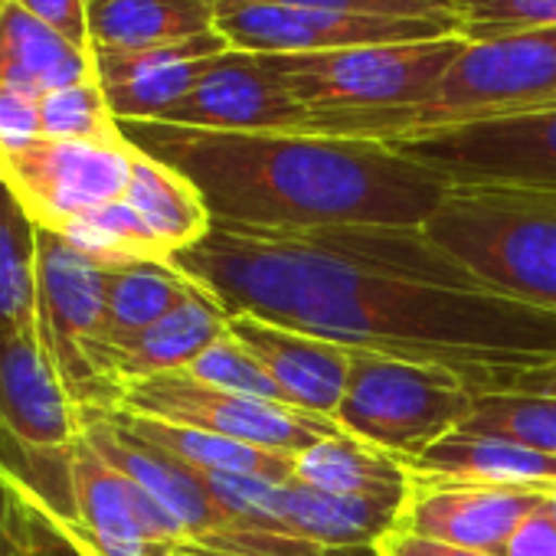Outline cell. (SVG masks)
I'll use <instances>...</instances> for the list:
<instances>
[{"label":"cell","mask_w":556,"mask_h":556,"mask_svg":"<svg viewBox=\"0 0 556 556\" xmlns=\"http://www.w3.org/2000/svg\"><path fill=\"white\" fill-rule=\"evenodd\" d=\"M170 265L226 315L435 364L475 393L491 377L556 361V312L419 278L370 271L328 252L308 229L213 223Z\"/></svg>","instance_id":"6da1fadb"},{"label":"cell","mask_w":556,"mask_h":556,"mask_svg":"<svg viewBox=\"0 0 556 556\" xmlns=\"http://www.w3.org/2000/svg\"><path fill=\"white\" fill-rule=\"evenodd\" d=\"M122 135L184 174L219 226H426L448 190L439 174L383 141L161 122H125Z\"/></svg>","instance_id":"7a4b0ae2"},{"label":"cell","mask_w":556,"mask_h":556,"mask_svg":"<svg viewBox=\"0 0 556 556\" xmlns=\"http://www.w3.org/2000/svg\"><path fill=\"white\" fill-rule=\"evenodd\" d=\"M462 50L465 40L445 34L413 43L268 56V63L308 112V135L387 144L403 118L435 96Z\"/></svg>","instance_id":"3957f363"},{"label":"cell","mask_w":556,"mask_h":556,"mask_svg":"<svg viewBox=\"0 0 556 556\" xmlns=\"http://www.w3.org/2000/svg\"><path fill=\"white\" fill-rule=\"evenodd\" d=\"M422 232L481 289L556 312V193L448 187Z\"/></svg>","instance_id":"277c9868"},{"label":"cell","mask_w":556,"mask_h":556,"mask_svg":"<svg viewBox=\"0 0 556 556\" xmlns=\"http://www.w3.org/2000/svg\"><path fill=\"white\" fill-rule=\"evenodd\" d=\"M109 271L60 232L37 226V334L79 409H115Z\"/></svg>","instance_id":"5b68a950"},{"label":"cell","mask_w":556,"mask_h":556,"mask_svg":"<svg viewBox=\"0 0 556 556\" xmlns=\"http://www.w3.org/2000/svg\"><path fill=\"white\" fill-rule=\"evenodd\" d=\"M475 393L445 367L351 348L348 393L334 413L341 432L400 462L462 429Z\"/></svg>","instance_id":"8992f818"},{"label":"cell","mask_w":556,"mask_h":556,"mask_svg":"<svg viewBox=\"0 0 556 556\" xmlns=\"http://www.w3.org/2000/svg\"><path fill=\"white\" fill-rule=\"evenodd\" d=\"M546 109H556V30L465 43L435 96L406 115L387 144L439 128Z\"/></svg>","instance_id":"52a82bcc"},{"label":"cell","mask_w":556,"mask_h":556,"mask_svg":"<svg viewBox=\"0 0 556 556\" xmlns=\"http://www.w3.org/2000/svg\"><path fill=\"white\" fill-rule=\"evenodd\" d=\"M448 187H520L556 193V109L439 128L393 141Z\"/></svg>","instance_id":"ba28073f"},{"label":"cell","mask_w":556,"mask_h":556,"mask_svg":"<svg viewBox=\"0 0 556 556\" xmlns=\"http://www.w3.org/2000/svg\"><path fill=\"white\" fill-rule=\"evenodd\" d=\"M115 409L170 426L203 429L286 455H299L308 445L341 432L334 419L312 416L282 403L223 393L190 380L187 374H157L122 383Z\"/></svg>","instance_id":"9c48e42d"},{"label":"cell","mask_w":556,"mask_h":556,"mask_svg":"<svg viewBox=\"0 0 556 556\" xmlns=\"http://www.w3.org/2000/svg\"><path fill=\"white\" fill-rule=\"evenodd\" d=\"M200 475V471H197ZM216 504L242 523L321 546H377L400 517L403 497H341L302 481L271 484L239 475H200Z\"/></svg>","instance_id":"30bf717a"},{"label":"cell","mask_w":556,"mask_h":556,"mask_svg":"<svg viewBox=\"0 0 556 556\" xmlns=\"http://www.w3.org/2000/svg\"><path fill=\"white\" fill-rule=\"evenodd\" d=\"M135 157L138 148L125 135L102 141L40 138L11 157H0V174L37 226L56 229L73 216L122 200Z\"/></svg>","instance_id":"8fae6325"},{"label":"cell","mask_w":556,"mask_h":556,"mask_svg":"<svg viewBox=\"0 0 556 556\" xmlns=\"http://www.w3.org/2000/svg\"><path fill=\"white\" fill-rule=\"evenodd\" d=\"M216 34L229 50L255 56H308L351 47L413 43L452 34L432 21H393V17H354L312 8L282 4H216Z\"/></svg>","instance_id":"7c38bea8"},{"label":"cell","mask_w":556,"mask_h":556,"mask_svg":"<svg viewBox=\"0 0 556 556\" xmlns=\"http://www.w3.org/2000/svg\"><path fill=\"white\" fill-rule=\"evenodd\" d=\"M546 497L549 494L530 488H504L409 471L406 497L393 530L497 556L517 523L533 514Z\"/></svg>","instance_id":"4fadbf2b"},{"label":"cell","mask_w":556,"mask_h":556,"mask_svg":"<svg viewBox=\"0 0 556 556\" xmlns=\"http://www.w3.org/2000/svg\"><path fill=\"white\" fill-rule=\"evenodd\" d=\"M161 125L200 131H299L308 135V112L292 99L268 56L226 50L219 53L184 102Z\"/></svg>","instance_id":"5bb4252c"},{"label":"cell","mask_w":556,"mask_h":556,"mask_svg":"<svg viewBox=\"0 0 556 556\" xmlns=\"http://www.w3.org/2000/svg\"><path fill=\"white\" fill-rule=\"evenodd\" d=\"M219 34L151 50H96V79L109 99L118 125L161 122L177 102L190 96L206 66L226 53Z\"/></svg>","instance_id":"9a60e30c"},{"label":"cell","mask_w":556,"mask_h":556,"mask_svg":"<svg viewBox=\"0 0 556 556\" xmlns=\"http://www.w3.org/2000/svg\"><path fill=\"white\" fill-rule=\"evenodd\" d=\"M0 429L47 448L79 439V406L66 393L34 328H0Z\"/></svg>","instance_id":"2e32d148"},{"label":"cell","mask_w":556,"mask_h":556,"mask_svg":"<svg viewBox=\"0 0 556 556\" xmlns=\"http://www.w3.org/2000/svg\"><path fill=\"white\" fill-rule=\"evenodd\" d=\"M226 331L282 387L289 406L334 419L351 380V348L278 328L252 315H229Z\"/></svg>","instance_id":"e0dca14e"},{"label":"cell","mask_w":556,"mask_h":556,"mask_svg":"<svg viewBox=\"0 0 556 556\" xmlns=\"http://www.w3.org/2000/svg\"><path fill=\"white\" fill-rule=\"evenodd\" d=\"M96 79V56L14 0H0V86L43 99Z\"/></svg>","instance_id":"ac0fdd59"},{"label":"cell","mask_w":556,"mask_h":556,"mask_svg":"<svg viewBox=\"0 0 556 556\" xmlns=\"http://www.w3.org/2000/svg\"><path fill=\"white\" fill-rule=\"evenodd\" d=\"M403 468L435 478L504 484V488H530L553 494L556 491V455L536 452L530 445L455 429L435 445H429L419 458L403 462Z\"/></svg>","instance_id":"d6986e66"},{"label":"cell","mask_w":556,"mask_h":556,"mask_svg":"<svg viewBox=\"0 0 556 556\" xmlns=\"http://www.w3.org/2000/svg\"><path fill=\"white\" fill-rule=\"evenodd\" d=\"M226 325H229V315L203 289H197L184 305L157 318L151 328L112 348L118 390L122 383H131V380L187 370L206 348H213L219 338L229 334Z\"/></svg>","instance_id":"ffe728a7"},{"label":"cell","mask_w":556,"mask_h":556,"mask_svg":"<svg viewBox=\"0 0 556 556\" xmlns=\"http://www.w3.org/2000/svg\"><path fill=\"white\" fill-rule=\"evenodd\" d=\"M115 422L131 432L135 439L154 445L157 452L177 458L180 465L200 471V475H239V478H258L271 484H286L295 478V455L258 448L249 442H236L226 435H213L203 429L170 426L144 416H131L122 409H109Z\"/></svg>","instance_id":"44dd1931"},{"label":"cell","mask_w":556,"mask_h":556,"mask_svg":"<svg viewBox=\"0 0 556 556\" xmlns=\"http://www.w3.org/2000/svg\"><path fill=\"white\" fill-rule=\"evenodd\" d=\"M216 34L210 0H89V47L151 50Z\"/></svg>","instance_id":"7402d4cb"},{"label":"cell","mask_w":556,"mask_h":556,"mask_svg":"<svg viewBox=\"0 0 556 556\" xmlns=\"http://www.w3.org/2000/svg\"><path fill=\"white\" fill-rule=\"evenodd\" d=\"M295 481L341 497H403L409 471L400 458L338 432L295 455Z\"/></svg>","instance_id":"603a6c76"},{"label":"cell","mask_w":556,"mask_h":556,"mask_svg":"<svg viewBox=\"0 0 556 556\" xmlns=\"http://www.w3.org/2000/svg\"><path fill=\"white\" fill-rule=\"evenodd\" d=\"M125 200L144 219V226L151 229V236L161 242V249L170 258L190 249L197 239H203L206 229L213 226L210 210L203 197L197 193V187L184 174L154 161L144 151H138L135 157Z\"/></svg>","instance_id":"cb8c5ba5"},{"label":"cell","mask_w":556,"mask_h":556,"mask_svg":"<svg viewBox=\"0 0 556 556\" xmlns=\"http://www.w3.org/2000/svg\"><path fill=\"white\" fill-rule=\"evenodd\" d=\"M197 286L170 262H141L109 271V341L112 348L184 305Z\"/></svg>","instance_id":"d4e9b609"},{"label":"cell","mask_w":556,"mask_h":556,"mask_svg":"<svg viewBox=\"0 0 556 556\" xmlns=\"http://www.w3.org/2000/svg\"><path fill=\"white\" fill-rule=\"evenodd\" d=\"M37 325V223L0 174V328Z\"/></svg>","instance_id":"484cf974"},{"label":"cell","mask_w":556,"mask_h":556,"mask_svg":"<svg viewBox=\"0 0 556 556\" xmlns=\"http://www.w3.org/2000/svg\"><path fill=\"white\" fill-rule=\"evenodd\" d=\"M53 232H60L73 249H79L83 255H89L92 262L105 268L170 262V255L161 249V242L151 236V229L144 226V219L131 210L125 197L105 206H96L83 216H73Z\"/></svg>","instance_id":"4316f807"},{"label":"cell","mask_w":556,"mask_h":556,"mask_svg":"<svg viewBox=\"0 0 556 556\" xmlns=\"http://www.w3.org/2000/svg\"><path fill=\"white\" fill-rule=\"evenodd\" d=\"M462 429L501 435L556 455V400L523 393H475V406Z\"/></svg>","instance_id":"83f0119b"},{"label":"cell","mask_w":556,"mask_h":556,"mask_svg":"<svg viewBox=\"0 0 556 556\" xmlns=\"http://www.w3.org/2000/svg\"><path fill=\"white\" fill-rule=\"evenodd\" d=\"M452 30L465 43L556 30V0H455Z\"/></svg>","instance_id":"f1b7e54d"},{"label":"cell","mask_w":556,"mask_h":556,"mask_svg":"<svg viewBox=\"0 0 556 556\" xmlns=\"http://www.w3.org/2000/svg\"><path fill=\"white\" fill-rule=\"evenodd\" d=\"M40 125L43 138L50 141H102L122 135V125L115 122L99 79L43 96Z\"/></svg>","instance_id":"f546056e"},{"label":"cell","mask_w":556,"mask_h":556,"mask_svg":"<svg viewBox=\"0 0 556 556\" xmlns=\"http://www.w3.org/2000/svg\"><path fill=\"white\" fill-rule=\"evenodd\" d=\"M180 374H187L190 380L206 383L213 390H223V393H236V396H249V400H265V403H282V406H289L282 387H278L268 377V370L242 344H236L229 334L219 338L213 348H206Z\"/></svg>","instance_id":"4dcf8cb0"},{"label":"cell","mask_w":556,"mask_h":556,"mask_svg":"<svg viewBox=\"0 0 556 556\" xmlns=\"http://www.w3.org/2000/svg\"><path fill=\"white\" fill-rule=\"evenodd\" d=\"M0 556H79L0 478Z\"/></svg>","instance_id":"1f68e13d"},{"label":"cell","mask_w":556,"mask_h":556,"mask_svg":"<svg viewBox=\"0 0 556 556\" xmlns=\"http://www.w3.org/2000/svg\"><path fill=\"white\" fill-rule=\"evenodd\" d=\"M210 4H282V8H312L354 17H393V21H432L452 27L455 0H210ZM455 34V30H452Z\"/></svg>","instance_id":"d6a6232c"},{"label":"cell","mask_w":556,"mask_h":556,"mask_svg":"<svg viewBox=\"0 0 556 556\" xmlns=\"http://www.w3.org/2000/svg\"><path fill=\"white\" fill-rule=\"evenodd\" d=\"M43 138L40 99L0 86V157H11Z\"/></svg>","instance_id":"836d02e7"},{"label":"cell","mask_w":556,"mask_h":556,"mask_svg":"<svg viewBox=\"0 0 556 556\" xmlns=\"http://www.w3.org/2000/svg\"><path fill=\"white\" fill-rule=\"evenodd\" d=\"M27 14L73 40L76 47H89V0H14Z\"/></svg>","instance_id":"e575fe53"},{"label":"cell","mask_w":556,"mask_h":556,"mask_svg":"<svg viewBox=\"0 0 556 556\" xmlns=\"http://www.w3.org/2000/svg\"><path fill=\"white\" fill-rule=\"evenodd\" d=\"M497 556H556V517L549 497L517 523Z\"/></svg>","instance_id":"d590c367"},{"label":"cell","mask_w":556,"mask_h":556,"mask_svg":"<svg viewBox=\"0 0 556 556\" xmlns=\"http://www.w3.org/2000/svg\"><path fill=\"white\" fill-rule=\"evenodd\" d=\"M475 393H523V396H546L556 400V361H546L530 370H507L491 377Z\"/></svg>","instance_id":"8d00e7d4"},{"label":"cell","mask_w":556,"mask_h":556,"mask_svg":"<svg viewBox=\"0 0 556 556\" xmlns=\"http://www.w3.org/2000/svg\"><path fill=\"white\" fill-rule=\"evenodd\" d=\"M377 553L380 556H494V553H481V549H465V546L413 536V533H403V530H390L377 543Z\"/></svg>","instance_id":"74e56055"},{"label":"cell","mask_w":556,"mask_h":556,"mask_svg":"<svg viewBox=\"0 0 556 556\" xmlns=\"http://www.w3.org/2000/svg\"><path fill=\"white\" fill-rule=\"evenodd\" d=\"M549 507H553V517H556V497H549Z\"/></svg>","instance_id":"f35d334b"},{"label":"cell","mask_w":556,"mask_h":556,"mask_svg":"<svg viewBox=\"0 0 556 556\" xmlns=\"http://www.w3.org/2000/svg\"><path fill=\"white\" fill-rule=\"evenodd\" d=\"M549 497H556V491H553V494H549Z\"/></svg>","instance_id":"ab89813d"}]
</instances>
